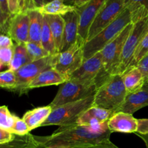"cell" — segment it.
<instances>
[{"instance_id":"cell-1","label":"cell","mask_w":148,"mask_h":148,"mask_svg":"<svg viewBox=\"0 0 148 148\" xmlns=\"http://www.w3.org/2000/svg\"><path fill=\"white\" fill-rule=\"evenodd\" d=\"M111 133L108 121L97 126H79L75 123L59 126L49 136L36 138L46 147L78 148L110 139Z\"/></svg>"},{"instance_id":"cell-2","label":"cell","mask_w":148,"mask_h":148,"mask_svg":"<svg viewBox=\"0 0 148 148\" xmlns=\"http://www.w3.org/2000/svg\"><path fill=\"white\" fill-rule=\"evenodd\" d=\"M133 27L123 49L117 74L124 75L131 69L137 47L148 32V9L141 7L133 10Z\"/></svg>"},{"instance_id":"cell-3","label":"cell","mask_w":148,"mask_h":148,"mask_svg":"<svg viewBox=\"0 0 148 148\" xmlns=\"http://www.w3.org/2000/svg\"><path fill=\"white\" fill-rule=\"evenodd\" d=\"M127 96L123 76L120 74L108 75L98 85L92 106L115 113L119 110Z\"/></svg>"},{"instance_id":"cell-4","label":"cell","mask_w":148,"mask_h":148,"mask_svg":"<svg viewBox=\"0 0 148 148\" xmlns=\"http://www.w3.org/2000/svg\"><path fill=\"white\" fill-rule=\"evenodd\" d=\"M133 10L130 6L126 8L112 23L91 40L86 41L84 46L85 59L90 58L102 50L108 43L115 39L130 23H132Z\"/></svg>"},{"instance_id":"cell-5","label":"cell","mask_w":148,"mask_h":148,"mask_svg":"<svg viewBox=\"0 0 148 148\" xmlns=\"http://www.w3.org/2000/svg\"><path fill=\"white\" fill-rule=\"evenodd\" d=\"M99 83L98 81H81L68 80L64 84H61L58 92L49 105L52 108L78 101L94 95L96 92Z\"/></svg>"},{"instance_id":"cell-6","label":"cell","mask_w":148,"mask_h":148,"mask_svg":"<svg viewBox=\"0 0 148 148\" xmlns=\"http://www.w3.org/2000/svg\"><path fill=\"white\" fill-rule=\"evenodd\" d=\"M94 95L53 108L49 118L45 120L41 126L52 125L62 126L77 123L80 115L92 106Z\"/></svg>"},{"instance_id":"cell-7","label":"cell","mask_w":148,"mask_h":148,"mask_svg":"<svg viewBox=\"0 0 148 148\" xmlns=\"http://www.w3.org/2000/svg\"><path fill=\"white\" fill-rule=\"evenodd\" d=\"M57 55H51L46 57L32 61L15 71L17 84L12 91L18 93L20 95L27 93L29 84L38 75L46 70L53 68Z\"/></svg>"},{"instance_id":"cell-8","label":"cell","mask_w":148,"mask_h":148,"mask_svg":"<svg viewBox=\"0 0 148 148\" xmlns=\"http://www.w3.org/2000/svg\"><path fill=\"white\" fill-rule=\"evenodd\" d=\"M132 27L133 23H130L115 39L101 50L103 71L107 75L117 74L123 49Z\"/></svg>"},{"instance_id":"cell-9","label":"cell","mask_w":148,"mask_h":148,"mask_svg":"<svg viewBox=\"0 0 148 148\" xmlns=\"http://www.w3.org/2000/svg\"><path fill=\"white\" fill-rule=\"evenodd\" d=\"M129 4V0H106L90 26L86 41L91 40L103 29L112 23L128 7Z\"/></svg>"},{"instance_id":"cell-10","label":"cell","mask_w":148,"mask_h":148,"mask_svg":"<svg viewBox=\"0 0 148 148\" xmlns=\"http://www.w3.org/2000/svg\"><path fill=\"white\" fill-rule=\"evenodd\" d=\"M85 41L78 36L76 41L64 52L58 53L53 68L68 77L76 71L83 63Z\"/></svg>"},{"instance_id":"cell-11","label":"cell","mask_w":148,"mask_h":148,"mask_svg":"<svg viewBox=\"0 0 148 148\" xmlns=\"http://www.w3.org/2000/svg\"><path fill=\"white\" fill-rule=\"evenodd\" d=\"M108 76L103 71V55L101 51H100L90 58L85 59L82 65L69 75L68 80L81 82L98 81L100 84Z\"/></svg>"},{"instance_id":"cell-12","label":"cell","mask_w":148,"mask_h":148,"mask_svg":"<svg viewBox=\"0 0 148 148\" xmlns=\"http://www.w3.org/2000/svg\"><path fill=\"white\" fill-rule=\"evenodd\" d=\"M30 16L27 10L14 15L10 20L7 35L15 43L25 44L29 41Z\"/></svg>"},{"instance_id":"cell-13","label":"cell","mask_w":148,"mask_h":148,"mask_svg":"<svg viewBox=\"0 0 148 148\" xmlns=\"http://www.w3.org/2000/svg\"><path fill=\"white\" fill-rule=\"evenodd\" d=\"M106 0H90L80 8H77L79 14V36L86 41L87 36L92 20Z\"/></svg>"},{"instance_id":"cell-14","label":"cell","mask_w":148,"mask_h":148,"mask_svg":"<svg viewBox=\"0 0 148 148\" xmlns=\"http://www.w3.org/2000/svg\"><path fill=\"white\" fill-rule=\"evenodd\" d=\"M108 126L112 132L136 133L138 127L137 119L133 115L124 112H116L108 120Z\"/></svg>"},{"instance_id":"cell-15","label":"cell","mask_w":148,"mask_h":148,"mask_svg":"<svg viewBox=\"0 0 148 148\" xmlns=\"http://www.w3.org/2000/svg\"><path fill=\"white\" fill-rule=\"evenodd\" d=\"M63 17L65 26L62 52L70 47L79 36V14L77 10L64 15Z\"/></svg>"},{"instance_id":"cell-16","label":"cell","mask_w":148,"mask_h":148,"mask_svg":"<svg viewBox=\"0 0 148 148\" xmlns=\"http://www.w3.org/2000/svg\"><path fill=\"white\" fill-rule=\"evenodd\" d=\"M114 113L106 109L91 106L83 112L77 120L79 126H97L108 121Z\"/></svg>"},{"instance_id":"cell-17","label":"cell","mask_w":148,"mask_h":148,"mask_svg":"<svg viewBox=\"0 0 148 148\" xmlns=\"http://www.w3.org/2000/svg\"><path fill=\"white\" fill-rule=\"evenodd\" d=\"M148 106V86L145 84L141 89L127 94L124 104L118 112L133 115L137 110Z\"/></svg>"},{"instance_id":"cell-18","label":"cell","mask_w":148,"mask_h":148,"mask_svg":"<svg viewBox=\"0 0 148 148\" xmlns=\"http://www.w3.org/2000/svg\"><path fill=\"white\" fill-rule=\"evenodd\" d=\"M68 77L53 68L46 70L38 75L27 87V90L53 85H61L68 81Z\"/></svg>"},{"instance_id":"cell-19","label":"cell","mask_w":148,"mask_h":148,"mask_svg":"<svg viewBox=\"0 0 148 148\" xmlns=\"http://www.w3.org/2000/svg\"><path fill=\"white\" fill-rule=\"evenodd\" d=\"M52 108L50 105L36 107L28 110L23 115V119L28 126L30 131L42 126L45 120L49 118Z\"/></svg>"},{"instance_id":"cell-20","label":"cell","mask_w":148,"mask_h":148,"mask_svg":"<svg viewBox=\"0 0 148 148\" xmlns=\"http://www.w3.org/2000/svg\"><path fill=\"white\" fill-rule=\"evenodd\" d=\"M122 76L127 94L141 89L147 82L142 71L137 66L127 71Z\"/></svg>"},{"instance_id":"cell-21","label":"cell","mask_w":148,"mask_h":148,"mask_svg":"<svg viewBox=\"0 0 148 148\" xmlns=\"http://www.w3.org/2000/svg\"><path fill=\"white\" fill-rule=\"evenodd\" d=\"M49 26L54 39L57 53L62 52L64 33L65 21L62 15H47Z\"/></svg>"},{"instance_id":"cell-22","label":"cell","mask_w":148,"mask_h":148,"mask_svg":"<svg viewBox=\"0 0 148 148\" xmlns=\"http://www.w3.org/2000/svg\"><path fill=\"white\" fill-rule=\"evenodd\" d=\"M30 16L29 41L41 44V34L43 30L44 15L36 10H27Z\"/></svg>"},{"instance_id":"cell-23","label":"cell","mask_w":148,"mask_h":148,"mask_svg":"<svg viewBox=\"0 0 148 148\" xmlns=\"http://www.w3.org/2000/svg\"><path fill=\"white\" fill-rule=\"evenodd\" d=\"M65 0H53L42 7L34 10H38L41 14L46 15H64L71 12L75 11L77 7L69 4H66Z\"/></svg>"},{"instance_id":"cell-24","label":"cell","mask_w":148,"mask_h":148,"mask_svg":"<svg viewBox=\"0 0 148 148\" xmlns=\"http://www.w3.org/2000/svg\"><path fill=\"white\" fill-rule=\"evenodd\" d=\"M32 61L33 60L27 53L25 44H17L14 42V55L8 67L9 69L15 72L20 68Z\"/></svg>"},{"instance_id":"cell-25","label":"cell","mask_w":148,"mask_h":148,"mask_svg":"<svg viewBox=\"0 0 148 148\" xmlns=\"http://www.w3.org/2000/svg\"><path fill=\"white\" fill-rule=\"evenodd\" d=\"M41 45L51 55L58 54L56 52V46H55L54 39H53V35H52L51 30L49 26V20H48L47 15H45L41 34Z\"/></svg>"},{"instance_id":"cell-26","label":"cell","mask_w":148,"mask_h":148,"mask_svg":"<svg viewBox=\"0 0 148 148\" xmlns=\"http://www.w3.org/2000/svg\"><path fill=\"white\" fill-rule=\"evenodd\" d=\"M12 15L10 11L8 0H0V30L1 33L7 35L9 25Z\"/></svg>"},{"instance_id":"cell-27","label":"cell","mask_w":148,"mask_h":148,"mask_svg":"<svg viewBox=\"0 0 148 148\" xmlns=\"http://www.w3.org/2000/svg\"><path fill=\"white\" fill-rule=\"evenodd\" d=\"M25 47L27 51L29 56L30 57L33 61L37 60V59H41V58L46 57L49 56L51 54L46 50L40 44L36 43V42L30 41L25 44Z\"/></svg>"},{"instance_id":"cell-28","label":"cell","mask_w":148,"mask_h":148,"mask_svg":"<svg viewBox=\"0 0 148 148\" xmlns=\"http://www.w3.org/2000/svg\"><path fill=\"white\" fill-rule=\"evenodd\" d=\"M17 84L15 72L12 70H7L0 73V86L1 88L13 91Z\"/></svg>"},{"instance_id":"cell-29","label":"cell","mask_w":148,"mask_h":148,"mask_svg":"<svg viewBox=\"0 0 148 148\" xmlns=\"http://www.w3.org/2000/svg\"><path fill=\"white\" fill-rule=\"evenodd\" d=\"M16 115L12 114L8 107L2 105L0 107V129L10 131L13 126Z\"/></svg>"},{"instance_id":"cell-30","label":"cell","mask_w":148,"mask_h":148,"mask_svg":"<svg viewBox=\"0 0 148 148\" xmlns=\"http://www.w3.org/2000/svg\"><path fill=\"white\" fill-rule=\"evenodd\" d=\"M148 54V32L142 40L134 55L132 68L135 67Z\"/></svg>"},{"instance_id":"cell-31","label":"cell","mask_w":148,"mask_h":148,"mask_svg":"<svg viewBox=\"0 0 148 148\" xmlns=\"http://www.w3.org/2000/svg\"><path fill=\"white\" fill-rule=\"evenodd\" d=\"M10 131L15 135L23 136V135L30 133V131L25 121L23 118H20L19 117L16 116L14 125L10 130Z\"/></svg>"},{"instance_id":"cell-32","label":"cell","mask_w":148,"mask_h":148,"mask_svg":"<svg viewBox=\"0 0 148 148\" xmlns=\"http://www.w3.org/2000/svg\"><path fill=\"white\" fill-rule=\"evenodd\" d=\"M14 55V46L0 48V67H9Z\"/></svg>"},{"instance_id":"cell-33","label":"cell","mask_w":148,"mask_h":148,"mask_svg":"<svg viewBox=\"0 0 148 148\" xmlns=\"http://www.w3.org/2000/svg\"><path fill=\"white\" fill-rule=\"evenodd\" d=\"M52 1L53 0H24L23 11L37 9Z\"/></svg>"},{"instance_id":"cell-34","label":"cell","mask_w":148,"mask_h":148,"mask_svg":"<svg viewBox=\"0 0 148 148\" xmlns=\"http://www.w3.org/2000/svg\"><path fill=\"white\" fill-rule=\"evenodd\" d=\"M15 137V134L6 129H0V145L8 143Z\"/></svg>"},{"instance_id":"cell-35","label":"cell","mask_w":148,"mask_h":148,"mask_svg":"<svg viewBox=\"0 0 148 148\" xmlns=\"http://www.w3.org/2000/svg\"><path fill=\"white\" fill-rule=\"evenodd\" d=\"M78 148H119L117 147L116 145H114V143L111 142L110 139H107V140L103 141V142H99L95 145H90V146L82 147H78Z\"/></svg>"},{"instance_id":"cell-36","label":"cell","mask_w":148,"mask_h":148,"mask_svg":"<svg viewBox=\"0 0 148 148\" xmlns=\"http://www.w3.org/2000/svg\"><path fill=\"white\" fill-rule=\"evenodd\" d=\"M136 66L140 69L146 81H148V54Z\"/></svg>"},{"instance_id":"cell-37","label":"cell","mask_w":148,"mask_h":148,"mask_svg":"<svg viewBox=\"0 0 148 148\" xmlns=\"http://www.w3.org/2000/svg\"><path fill=\"white\" fill-rule=\"evenodd\" d=\"M14 45V41L10 36L4 33H1L0 36V48L1 47H12Z\"/></svg>"},{"instance_id":"cell-38","label":"cell","mask_w":148,"mask_h":148,"mask_svg":"<svg viewBox=\"0 0 148 148\" xmlns=\"http://www.w3.org/2000/svg\"><path fill=\"white\" fill-rule=\"evenodd\" d=\"M8 4L10 11L12 15L21 12L20 0H8Z\"/></svg>"},{"instance_id":"cell-39","label":"cell","mask_w":148,"mask_h":148,"mask_svg":"<svg viewBox=\"0 0 148 148\" xmlns=\"http://www.w3.org/2000/svg\"><path fill=\"white\" fill-rule=\"evenodd\" d=\"M137 121H138V127L136 133H141V134L148 133V118L137 119Z\"/></svg>"},{"instance_id":"cell-40","label":"cell","mask_w":148,"mask_h":148,"mask_svg":"<svg viewBox=\"0 0 148 148\" xmlns=\"http://www.w3.org/2000/svg\"><path fill=\"white\" fill-rule=\"evenodd\" d=\"M90 1V0H71V3L74 7H77V8H80L88 4Z\"/></svg>"},{"instance_id":"cell-41","label":"cell","mask_w":148,"mask_h":148,"mask_svg":"<svg viewBox=\"0 0 148 148\" xmlns=\"http://www.w3.org/2000/svg\"><path fill=\"white\" fill-rule=\"evenodd\" d=\"M130 4L137 6H143L148 9V0H129Z\"/></svg>"},{"instance_id":"cell-42","label":"cell","mask_w":148,"mask_h":148,"mask_svg":"<svg viewBox=\"0 0 148 148\" xmlns=\"http://www.w3.org/2000/svg\"><path fill=\"white\" fill-rule=\"evenodd\" d=\"M135 133L144 141L146 145V148H148V133H145V134H141V133Z\"/></svg>"},{"instance_id":"cell-43","label":"cell","mask_w":148,"mask_h":148,"mask_svg":"<svg viewBox=\"0 0 148 148\" xmlns=\"http://www.w3.org/2000/svg\"><path fill=\"white\" fill-rule=\"evenodd\" d=\"M36 148H49V147H46L43 146V145H42L41 143H40V145L39 147H36Z\"/></svg>"},{"instance_id":"cell-44","label":"cell","mask_w":148,"mask_h":148,"mask_svg":"<svg viewBox=\"0 0 148 148\" xmlns=\"http://www.w3.org/2000/svg\"><path fill=\"white\" fill-rule=\"evenodd\" d=\"M146 84H147V85L148 86V81H147V82H146Z\"/></svg>"}]
</instances>
